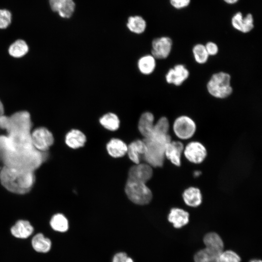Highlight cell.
I'll return each instance as SVG.
<instances>
[{"instance_id": "cell-38", "label": "cell", "mask_w": 262, "mask_h": 262, "mask_svg": "<svg viewBox=\"0 0 262 262\" xmlns=\"http://www.w3.org/2000/svg\"><path fill=\"white\" fill-rule=\"evenodd\" d=\"M250 262H262V261L260 260H251Z\"/></svg>"}, {"instance_id": "cell-3", "label": "cell", "mask_w": 262, "mask_h": 262, "mask_svg": "<svg viewBox=\"0 0 262 262\" xmlns=\"http://www.w3.org/2000/svg\"><path fill=\"white\" fill-rule=\"evenodd\" d=\"M169 134L158 133L152 131L151 134L144 138L147 152L143 155L147 164L153 167H161L165 158V149L166 145L171 141Z\"/></svg>"}, {"instance_id": "cell-27", "label": "cell", "mask_w": 262, "mask_h": 262, "mask_svg": "<svg viewBox=\"0 0 262 262\" xmlns=\"http://www.w3.org/2000/svg\"><path fill=\"white\" fill-rule=\"evenodd\" d=\"M29 51V47L23 40L18 39L13 43L8 49L9 54L14 58H20L25 55Z\"/></svg>"}, {"instance_id": "cell-13", "label": "cell", "mask_w": 262, "mask_h": 262, "mask_svg": "<svg viewBox=\"0 0 262 262\" xmlns=\"http://www.w3.org/2000/svg\"><path fill=\"white\" fill-rule=\"evenodd\" d=\"M184 146L180 141H170L166 146L164 155L174 165L179 166L181 164V155L183 152Z\"/></svg>"}, {"instance_id": "cell-20", "label": "cell", "mask_w": 262, "mask_h": 262, "mask_svg": "<svg viewBox=\"0 0 262 262\" xmlns=\"http://www.w3.org/2000/svg\"><path fill=\"white\" fill-rule=\"evenodd\" d=\"M31 245L33 249L37 252L46 253L50 250L52 243L49 238L42 233H38L32 238Z\"/></svg>"}, {"instance_id": "cell-36", "label": "cell", "mask_w": 262, "mask_h": 262, "mask_svg": "<svg viewBox=\"0 0 262 262\" xmlns=\"http://www.w3.org/2000/svg\"><path fill=\"white\" fill-rule=\"evenodd\" d=\"M225 3L228 4H234L238 2L239 0H223Z\"/></svg>"}, {"instance_id": "cell-6", "label": "cell", "mask_w": 262, "mask_h": 262, "mask_svg": "<svg viewBox=\"0 0 262 262\" xmlns=\"http://www.w3.org/2000/svg\"><path fill=\"white\" fill-rule=\"evenodd\" d=\"M31 138L34 147L42 152L47 151L54 143L53 134L43 127L36 128L31 132Z\"/></svg>"}, {"instance_id": "cell-32", "label": "cell", "mask_w": 262, "mask_h": 262, "mask_svg": "<svg viewBox=\"0 0 262 262\" xmlns=\"http://www.w3.org/2000/svg\"><path fill=\"white\" fill-rule=\"evenodd\" d=\"M191 0H169L170 5L175 9L180 10L188 7Z\"/></svg>"}, {"instance_id": "cell-11", "label": "cell", "mask_w": 262, "mask_h": 262, "mask_svg": "<svg viewBox=\"0 0 262 262\" xmlns=\"http://www.w3.org/2000/svg\"><path fill=\"white\" fill-rule=\"evenodd\" d=\"M254 18L252 15L248 13L243 16L240 12L234 14L231 19L232 27L236 30L242 33H248L254 27Z\"/></svg>"}, {"instance_id": "cell-8", "label": "cell", "mask_w": 262, "mask_h": 262, "mask_svg": "<svg viewBox=\"0 0 262 262\" xmlns=\"http://www.w3.org/2000/svg\"><path fill=\"white\" fill-rule=\"evenodd\" d=\"M183 152L187 160L195 164H199L203 162L207 154L205 146L197 141L189 143L184 147Z\"/></svg>"}, {"instance_id": "cell-1", "label": "cell", "mask_w": 262, "mask_h": 262, "mask_svg": "<svg viewBox=\"0 0 262 262\" xmlns=\"http://www.w3.org/2000/svg\"><path fill=\"white\" fill-rule=\"evenodd\" d=\"M152 175V166L147 164H139L130 169L125 190L133 203L145 205L150 202L152 194L146 183Z\"/></svg>"}, {"instance_id": "cell-22", "label": "cell", "mask_w": 262, "mask_h": 262, "mask_svg": "<svg viewBox=\"0 0 262 262\" xmlns=\"http://www.w3.org/2000/svg\"><path fill=\"white\" fill-rule=\"evenodd\" d=\"M106 148L110 156L119 158L127 153L128 146L120 139L113 138L107 144Z\"/></svg>"}, {"instance_id": "cell-25", "label": "cell", "mask_w": 262, "mask_h": 262, "mask_svg": "<svg viewBox=\"0 0 262 262\" xmlns=\"http://www.w3.org/2000/svg\"><path fill=\"white\" fill-rule=\"evenodd\" d=\"M49 225L53 230L59 232H66L69 228L67 219L60 213H56L51 217Z\"/></svg>"}, {"instance_id": "cell-24", "label": "cell", "mask_w": 262, "mask_h": 262, "mask_svg": "<svg viewBox=\"0 0 262 262\" xmlns=\"http://www.w3.org/2000/svg\"><path fill=\"white\" fill-rule=\"evenodd\" d=\"M126 26L131 32L139 34L145 31L147 22L142 16H131L128 18Z\"/></svg>"}, {"instance_id": "cell-17", "label": "cell", "mask_w": 262, "mask_h": 262, "mask_svg": "<svg viewBox=\"0 0 262 262\" xmlns=\"http://www.w3.org/2000/svg\"><path fill=\"white\" fill-rule=\"evenodd\" d=\"M147 152V147L143 140H137L128 146L127 153L130 160L136 164H140V157Z\"/></svg>"}, {"instance_id": "cell-35", "label": "cell", "mask_w": 262, "mask_h": 262, "mask_svg": "<svg viewBox=\"0 0 262 262\" xmlns=\"http://www.w3.org/2000/svg\"><path fill=\"white\" fill-rule=\"evenodd\" d=\"M9 116L2 115L0 116V128L7 131L9 124Z\"/></svg>"}, {"instance_id": "cell-5", "label": "cell", "mask_w": 262, "mask_h": 262, "mask_svg": "<svg viewBox=\"0 0 262 262\" xmlns=\"http://www.w3.org/2000/svg\"><path fill=\"white\" fill-rule=\"evenodd\" d=\"M196 126L190 117L182 115L177 117L173 124V131L179 138L186 140L191 138L195 133Z\"/></svg>"}, {"instance_id": "cell-10", "label": "cell", "mask_w": 262, "mask_h": 262, "mask_svg": "<svg viewBox=\"0 0 262 262\" xmlns=\"http://www.w3.org/2000/svg\"><path fill=\"white\" fill-rule=\"evenodd\" d=\"M52 11L63 18H69L74 13L76 4L74 0H49Z\"/></svg>"}, {"instance_id": "cell-16", "label": "cell", "mask_w": 262, "mask_h": 262, "mask_svg": "<svg viewBox=\"0 0 262 262\" xmlns=\"http://www.w3.org/2000/svg\"><path fill=\"white\" fill-rule=\"evenodd\" d=\"M154 125V116L149 112L143 113L140 116L138 128L144 138L148 137L152 132Z\"/></svg>"}, {"instance_id": "cell-26", "label": "cell", "mask_w": 262, "mask_h": 262, "mask_svg": "<svg viewBox=\"0 0 262 262\" xmlns=\"http://www.w3.org/2000/svg\"><path fill=\"white\" fill-rule=\"evenodd\" d=\"M99 121L104 128L111 131L117 130L120 126L119 117L114 113L104 114L99 118Z\"/></svg>"}, {"instance_id": "cell-23", "label": "cell", "mask_w": 262, "mask_h": 262, "mask_svg": "<svg viewBox=\"0 0 262 262\" xmlns=\"http://www.w3.org/2000/svg\"><path fill=\"white\" fill-rule=\"evenodd\" d=\"M156 59L151 54H147L141 57L137 62L139 71L145 75L152 73L156 68Z\"/></svg>"}, {"instance_id": "cell-12", "label": "cell", "mask_w": 262, "mask_h": 262, "mask_svg": "<svg viewBox=\"0 0 262 262\" xmlns=\"http://www.w3.org/2000/svg\"><path fill=\"white\" fill-rule=\"evenodd\" d=\"M189 71L182 64H178L171 68L165 75L166 82L169 84L180 86L189 77Z\"/></svg>"}, {"instance_id": "cell-31", "label": "cell", "mask_w": 262, "mask_h": 262, "mask_svg": "<svg viewBox=\"0 0 262 262\" xmlns=\"http://www.w3.org/2000/svg\"><path fill=\"white\" fill-rule=\"evenodd\" d=\"M11 12L7 9H0V29H6L12 22Z\"/></svg>"}, {"instance_id": "cell-19", "label": "cell", "mask_w": 262, "mask_h": 262, "mask_svg": "<svg viewBox=\"0 0 262 262\" xmlns=\"http://www.w3.org/2000/svg\"><path fill=\"white\" fill-rule=\"evenodd\" d=\"M184 203L191 207H196L202 202V195L200 190L195 187H190L185 189L182 194Z\"/></svg>"}, {"instance_id": "cell-29", "label": "cell", "mask_w": 262, "mask_h": 262, "mask_svg": "<svg viewBox=\"0 0 262 262\" xmlns=\"http://www.w3.org/2000/svg\"><path fill=\"white\" fill-rule=\"evenodd\" d=\"M192 52L195 61L199 64H204L208 60L209 55L205 45L202 44L195 45L192 49Z\"/></svg>"}, {"instance_id": "cell-33", "label": "cell", "mask_w": 262, "mask_h": 262, "mask_svg": "<svg viewBox=\"0 0 262 262\" xmlns=\"http://www.w3.org/2000/svg\"><path fill=\"white\" fill-rule=\"evenodd\" d=\"M112 262H134L133 260L128 256L127 254L123 252L116 253L112 260Z\"/></svg>"}, {"instance_id": "cell-30", "label": "cell", "mask_w": 262, "mask_h": 262, "mask_svg": "<svg viewBox=\"0 0 262 262\" xmlns=\"http://www.w3.org/2000/svg\"><path fill=\"white\" fill-rule=\"evenodd\" d=\"M241 258L232 250L222 251L218 256L217 262H240Z\"/></svg>"}, {"instance_id": "cell-28", "label": "cell", "mask_w": 262, "mask_h": 262, "mask_svg": "<svg viewBox=\"0 0 262 262\" xmlns=\"http://www.w3.org/2000/svg\"><path fill=\"white\" fill-rule=\"evenodd\" d=\"M219 254L207 248L197 252L194 256L195 262H217Z\"/></svg>"}, {"instance_id": "cell-37", "label": "cell", "mask_w": 262, "mask_h": 262, "mask_svg": "<svg viewBox=\"0 0 262 262\" xmlns=\"http://www.w3.org/2000/svg\"><path fill=\"white\" fill-rule=\"evenodd\" d=\"M4 115V107L2 102L0 100V116Z\"/></svg>"}, {"instance_id": "cell-15", "label": "cell", "mask_w": 262, "mask_h": 262, "mask_svg": "<svg viewBox=\"0 0 262 262\" xmlns=\"http://www.w3.org/2000/svg\"><path fill=\"white\" fill-rule=\"evenodd\" d=\"M168 220L175 228H180L189 222V214L187 212L182 209L174 208L170 211Z\"/></svg>"}, {"instance_id": "cell-21", "label": "cell", "mask_w": 262, "mask_h": 262, "mask_svg": "<svg viewBox=\"0 0 262 262\" xmlns=\"http://www.w3.org/2000/svg\"><path fill=\"white\" fill-rule=\"evenodd\" d=\"M205 247L220 254L224 248V243L220 236L215 232L206 234L203 238Z\"/></svg>"}, {"instance_id": "cell-4", "label": "cell", "mask_w": 262, "mask_h": 262, "mask_svg": "<svg viewBox=\"0 0 262 262\" xmlns=\"http://www.w3.org/2000/svg\"><path fill=\"white\" fill-rule=\"evenodd\" d=\"M208 93L214 98L223 99L232 94L230 75L225 72L213 74L207 83Z\"/></svg>"}, {"instance_id": "cell-14", "label": "cell", "mask_w": 262, "mask_h": 262, "mask_svg": "<svg viewBox=\"0 0 262 262\" xmlns=\"http://www.w3.org/2000/svg\"><path fill=\"white\" fill-rule=\"evenodd\" d=\"M34 229L30 222L26 220H17L10 229L11 234L18 239H27L33 233Z\"/></svg>"}, {"instance_id": "cell-7", "label": "cell", "mask_w": 262, "mask_h": 262, "mask_svg": "<svg viewBox=\"0 0 262 262\" xmlns=\"http://www.w3.org/2000/svg\"><path fill=\"white\" fill-rule=\"evenodd\" d=\"M10 121L7 133L11 132H31L32 127L29 112L22 111L16 112L9 116Z\"/></svg>"}, {"instance_id": "cell-2", "label": "cell", "mask_w": 262, "mask_h": 262, "mask_svg": "<svg viewBox=\"0 0 262 262\" xmlns=\"http://www.w3.org/2000/svg\"><path fill=\"white\" fill-rule=\"evenodd\" d=\"M34 171L4 165L0 171V181L8 191L25 194L33 188L35 181Z\"/></svg>"}, {"instance_id": "cell-9", "label": "cell", "mask_w": 262, "mask_h": 262, "mask_svg": "<svg viewBox=\"0 0 262 262\" xmlns=\"http://www.w3.org/2000/svg\"><path fill=\"white\" fill-rule=\"evenodd\" d=\"M173 46L172 39L168 36L154 39L151 43V55L156 59H164L170 55Z\"/></svg>"}, {"instance_id": "cell-18", "label": "cell", "mask_w": 262, "mask_h": 262, "mask_svg": "<svg viewBox=\"0 0 262 262\" xmlns=\"http://www.w3.org/2000/svg\"><path fill=\"white\" fill-rule=\"evenodd\" d=\"M86 141L85 135L79 130H71L66 135L65 142L68 147L72 148L83 147Z\"/></svg>"}, {"instance_id": "cell-34", "label": "cell", "mask_w": 262, "mask_h": 262, "mask_svg": "<svg viewBox=\"0 0 262 262\" xmlns=\"http://www.w3.org/2000/svg\"><path fill=\"white\" fill-rule=\"evenodd\" d=\"M205 47L208 55L210 56H214L218 52V47L215 43L210 41L207 42Z\"/></svg>"}]
</instances>
